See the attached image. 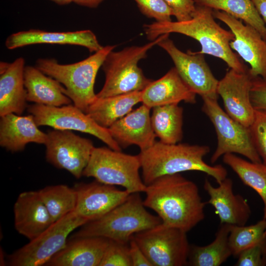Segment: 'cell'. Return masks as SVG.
Returning <instances> with one entry per match:
<instances>
[{"label":"cell","mask_w":266,"mask_h":266,"mask_svg":"<svg viewBox=\"0 0 266 266\" xmlns=\"http://www.w3.org/2000/svg\"><path fill=\"white\" fill-rule=\"evenodd\" d=\"M116 45H106L86 59L73 64H60L54 59H38L35 66L65 87L64 94L85 113L97 99L94 85L98 72Z\"/></svg>","instance_id":"5b68a950"},{"label":"cell","mask_w":266,"mask_h":266,"mask_svg":"<svg viewBox=\"0 0 266 266\" xmlns=\"http://www.w3.org/2000/svg\"><path fill=\"white\" fill-rule=\"evenodd\" d=\"M266 237V219L249 226L231 225L229 235L232 255L237 256L244 250Z\"/></svg>","instance_id":"1f68e13d"},{"label":"cell","mask_w":266,"mask_h":266,"mask_svg":"<svg viewBox=\"0 0 266 266\" xmlns=\"http://www.w3.org/2000/svg\"><path fill=\"white\" fill-rule=\"evenodd\" d=\"M202 111L213 125L217 146L211 156L210 162L215 163L226 154H238L255 163H262L254 145L249 127L230 117L220 107L218 99L202 98Z\"/></svg>","instance_id":"ba28073f"},{"label":"cell","mask_w":266,"mask_h":266,"mask_svg":"<svg viewBox=\"0 0 266 266\" xmlns=\"http://www.w3.org/2000/svg\"><path fill=\"white\" fill-rule=\"evenodd\" d=\"M210 150L205 145L156 141L138 154L143 181L147 186L164 175L198 171L211 176L220 184L227 177V171L221 165L211 166L204 161L203 158Z\"/></svg>","instance_id":"3957f363"},{"label":"cell","mask_w":266,"mask_h":266,"mask_svg":"<svg viewBox=\"0 0 266 266\" xmlns=\"http://www.w3.org/2000/svg\"><path fill=\"white\" fill-rule=\"evenodd\" d=\"M196 5L224 12L255 28L266 40V25L252 0H194Z\"/></svg>","instance_id":"f546056e"},{"label":"cell","mask_w":266,"mask_h":266,"mask_svg":"<svg viewBox=\"0 0 266 266\" xmlns=\"http://www.w3.org/2000/svg\"><path fill=\"white\" fill-rule=\"evenodd\" d=\"M218 185L215 187L206 179L203 188L209 196L206 202L215 208L221 224L245 225L251 213L247 200L241 195L234 193L231 179L226 177Z\"/></svg>","instance_id":"d6986e66"},{"label":"cell","mask_w":266,"mask_h":266,"mask_svg":"<svg viewBox=\"0 0 266 266\" xmlns=\"http://www.w3.org/2000/svg\"><path fill=\"white\" fill-rule=\"evenodd\" d=\"M100 266H132L129 243L109 240Z\"/></svg>","instance_id":"d6a6232c"},{"label":"cell","mask_w":266,"mask_h":266,"mask_svg":"<svg viewBox=\"0 0 266 266\" xmlns=\"http://www.w3.org/2000/svg\"><path fill=\"white\" fill-rule=\"evenodd\" d=\"M47 133L38 129L33 116L9 113L0 116V145L8 151L23 150L29 143L45 144Z\"/></svg>","instance_id":"7402d4cb"},{"label":"cell","mask_w":266,"mask_h":266,"mask_svg":"<svg viewBox=\"0 0 266 266\" xmlns=\"http://www.w3.org/2000/svg\"><path fill=\"white\" fill-rule=\"evenodd\" d=\"M186 233L162 222L133 237L152 266H183L188 265L190 249Z\"/></svg>","instance_id":"30bf717a"},{"label":"cell","mask_w":266,"mask_h":266,"mask_svg":"<svg viewBox=\"0 0 266 266\" xmlns=\"http://www.w3.org/2000/svg\"><path fill=\"white\" fill-rule=\"evenodd\" d=\"M50 0L60 5L68 4L71 3V2H72V0Z\"/></svg>","instance_id":"b9f144b4"},{"label":"cell","mask_w":266,"mask_h":266,"mask_svg":"<svg viewBox=\"0 0 266 266\" xmlns=\"http://www.w3.org/2000/svg\"><path fill=\"white\" fill-rule=\"evenodd\" d=\"M140 193H131L122 203L101 218L87 223L70 237H102L129 243L133 235L162 223L146 209Z\"/></svg>","instance_id":"277c9868"},{"label":"cell","mask_w":266,"mask_h":266,"mask_svg":"<svg viewBox=\"0 0 266 266\" xmlns=\"http://www.w3.org/2000/svg\"><path fill=\"white\" fill-rule=\"evenodd\" d=\"M46 161L55 167L67 170L76 178L83 176L95 148L92 141L69 130L54 129L47 133Z\"/></svg>","instance_id":"7c38bea8"},{"label":"cell","mask_w":266,"mask_h":266,"mask_svg":"<svg viewBox=\"0 0 266 266\" xmlns=\"http://www.w3.org/2000/svg\"><path fill=\"white\" fill-rule=\"evenodd\" d=\"M87 221L74 211L55 222L43 233L8 256L10 266H41L64 248L69 234Z\"/></svg>","instance_id":"9c48e42d"},{"label":"cell","mask_w":266,"mask_h":266,"mask_svg":"<svg viewBox=\"0 0 266 266\" xmlns=\"http://www.w3.org/2000/svg\"><path fill=\"white\" fill-rule=\"evenodd\" d=\"M77 193L75 211L88 222L97 220L124 202L131 193L115 186L97 180L78 183L74 187Z\"/></svg>","instance_id":"2e32d148"},{"label":"cell","mask_w":266,"mask_h":266,"mask_svg":"<svg viewBox=\"0 0 266 266\" xmlns=\"http://www.w3.org/2000/svg\"><path fill=\"white\" fill-rule=\"evenodd\" d=\"M164 34L142 46H132L121 51H111L102 65L104 84L97 94L103 98L142 91L152 81L138 66V62L147 56L148 51L166 37Z\"/></svg>","instance_id":"8992f818"},{"label":"cell","mask_w":266,"mask_h":266,"mask_svg":"<svg viewBox=\"0 0 266 266\" xmlns=\"http://www.w3.org/2000/svg\"><path fill=\"white\" fill-rule=\"evenodd\" d=\"M230 225L221 224L214 240L200 246H190L188 265L192 266H219L232 255L229 245Z\"/></svg>","instance_id":"83f0119b"},{"label":"cell","mask_w":266,"mask_h":266,"mask_svg":"<svg viewBox=\"0 0 266 266\" xmlns=\"http://www.w3.org/2000/svg\"><path fill=\"white\" fill-rule=\"evenodd\" d=\"M172 10L177 21L190 19L195 10L194 0H164Z\"/></svg>","instance_id":"74e56055"},{"label":"cell","mask_w":266,"mask_h":266,"mask_svg":"<svg viewBox=\"0 0 266 266\" xmlns=\"http://www.w3.org/2000/svg\"><path fill=\"white\" fill-rule=\"evenodd\" d=\"M151 109L142 104L107 129L121 148L135 145L143 150L155 142L157 137L151 125Z\"/></svg>","instance_id":"e0dca14e"},{"label":"cell","mask_w":266,"mask_h":266,"mask_svg":"<svg viewBox=\"0 0 266 266\" xmlns=\"http://www.w3.org/2000/svg\"><path fill=\"white\" fill-rule=\"evenodd\" d=\"M196 95L173 67L159 79L152 80L141 91V102L151 109L181 101L194 104Z\"/></svg>","instance_id":"44dd1931"},{"label":"cell","mask_w":266,"mask_h":266,"mask_svg":"<svg viewBox=\"0 0 266 266\" xmlns=\"http://www.w3.org/2000/svg\"><path fill=\"white\" fill-rule=\"evenodd\" d=\"M223 161L245 185L259 194L264 204L263 218L266 219V165L263 162L247 161L232 153L223 155Z\"/></svg>","instance_id":"f1b7e54d"},{"label":"cell","mask_w":266,"mask_h":266,"mask_svg":"<svg viewBox=\"0 0 266 266\" xmlns=\"http://www.w3.org/2000/svg\"><path fill=\"white\" fill-rule=\"evenodd\" d=\"M252 1L266 25V0H252Z\"/></svg>","instance_id":"ab89813d"},{"label":"cell","mask_w":266,"mask_h":266,"mask_svg":"<svg viewBox=\"0 0 266 266\" xmlns=\"http://www.w3.org/2000/svg\"><path fill=\"white\" fill-rule=\"evenodd\" d=\"M250 99L255 110L266 111V79L253 77Z\"/></svg>","instance_id":"8d00e7d4"},{"label":"cell","mask_w":266,"mask_h":266,"mask_svg":"<svg viewBox=\"0 0 266 266\" xmlns=\"http://www.w3.org/2000/svg\"><path fill=\"white\" fill-rule=\"evenodd\" d=\"M249 128L255 148L266 165V111L255 110L254 119Z\"/></svg>","instance_id":"836d02e7"},{"label":"cell","mask_w":266,"mask_h":266,"mask_svg":"<svg viewBox=\"0 0 266 266\" xmlns=\"http://www.w3.org/2000/svg\"><path fill=\"white\" fill-rule=\"evenodd\" d=\"M38 192L54 222L75 209L77 193L74 187L63 184L51 185Z\"/></svg>","instance_id":"4dcf8cb0"},{"label":"cell","mask_w":266,"mask_h":266,"mask_svg":"<svg viewBox=\"0 0 266 266\" xmlns=\"http://www.w3.org/2000/svg\"><path fill=\"white\" fill-rule=\"evenodd\" d=\"M13 214L16 230L30 240L54 223L38 191L20 193L14 203Z\"/></svg>","instance_id":"ac0fdd59"},{"label":"cell","mask_w":266,"mask_h":266,"mask_svg":"<svg viewBox=\"0 0 266 266\" xmlns=\"http://www.w3.org/2000/svg\"><path fill=\"white\" fill-rule=\"evenodd\" d=\"M27 108L38 126H46L56 130H74L90 134L108 147L121 151V148L112 137L107 129L99 126L74 104L51 106L34 103Z\"/></svg>","instance_id":"8fae6325"},{"label":"cell","mask_w":266,"mask_h":266,"mask_svg":"<svg viewBox=\"0 0 266 266\" xmlns=\"http://www.w3.org/2000/svg\"><path fill=\"white\" fill-rule=\"evenodd\" d=\"M152 109L151 122L156 137L165 143H179L183 138V108L178 104H172Z\"/></svg>","instance_id":"4316f807"},{"label":"cell","mask_w":266,"mask_h":266,"mask_svg":"<svg viewBox=\"0 0 266 266\" xmlns=\"http://www.w3.org/2000/svg\"><path fill=\"white\" fill-rule=\"evenodd\" d=\"M35 44H70L83 46L90 52H96L103 46L94 33L89 30L52 32L38 29L20 31L10 35L5 42L10 50Z\"/></svg>","instance_id":"ffe728a7"},{"label":"cell","mask_w":266,"mask_h":266,"mask_svg":"<svg viewBox=\"0 0 266 266\" xmlns=\"http://www.w3.org/2000/svg\"><path fill=\"white\" fill-rule=\"evenodd\" d=\"M143 203L164 225L187 233L205 218L198 186L180 173L164 175L146 186Z\"/></svg>","instance_id":"6da1fadb"},{"label":"cell","mask_w":266,"mask_h":266,"mask_svg":"<svg viewBox=\"0 0 266 266\" xmlns=\"http://www.w3.org/2000/svg\"><path fill=\"white\" fill-rule=\"evenodd\" d=\"M141 12L156 22L171 21L172 10L164 0H134Z\"/></svg>","instance_id":"e575fe53"},{"label":"cell","mask_w":266,"mask_h":266,"mask_svg":"<svg viewBox=\"0 0 266 266\" xmlns=\"http://www.w3.org/2000/svg\"><path fill=\"white\" fill-rule=\"evenodd\" d=\"M167 34L157 44L172 59L179 74L196 94L201 97L218 99L219 81L212 72L204 54L188 50L184 52L178 49Z\"/></svg>","instance_id":"4fadbf2b"},{"label":"cell","mask_w":266,"mask_h":266,"mask_svg":"<svg viewBox=\"0 0 266 266\" xmlns=\"http://www.w3.org/2000/svg\"><path fill=\"white\" fill-rule=\"evenodd\" d=\"M213 10L196 5L192 18L187 21L155 22L143 26L147 38L153 41L160 35L177 33L197 40L201 46L198 52L218 58L231 69L239 72L248 70L231 48L230 43L234 35L230 30L221 27L215 21Z\"/></svg>","instance_id":"7a4b0ae2"},{"label":"cell","mask_w":266,"mask_h":266,"mask_svg":"<svg viewBox=\"0 0 266 266\" xmlns=\"http://www.w3.org/2000/svg\"><path fill=\"white\" fill-rule=\"evenodd\" d=\"M103 0H72V2L80 6L95 8Z\"/></svg>","instance_id":"60d3db41"},{"label":"cell","mask_w":266,"mask_h":266,"mask_svg":"<svg viewBox=\"0 0 266 266\" xmlns=\"http://www.w3.org/2000/svg\"><path fill=\"white\" fill-rule=\"evenodd\" d=\"M25 67L24 58L19 57L0 74V116L9 113L21 115L27 107Z\"/></svg>","instance_id":"cb8c5ba5"},{"label":"cell","mask_w":266,"mask_h":266,"mask_svg":"<svg viewBox=\"0 0 266 266\" xmlns=\"http://www.w3.org/2000/svg\"><path fill=\"white\" fill-rule=\"evenodd\" d=\"M237 258L236 266H266V237L241 252Z\"/></svg>","instance_id":"d590c367"},{"label":"cell","mask_w":266,"mask_h":266,"mask_svg":"<svg viewBox=\"0 0 266 266\" xmlns=\"http://www.w3.org/2000/svg\"><path fill=\"white\" fill-rule=\"evenodd\" d=\"M141 101V91L97 98L85 112L96 123L108 129Z\"/></svg>","instance_id":"484cf974"},{"label":"cell","mask_w":266,"mask_h":266,"mask_svg":"<svg viewBox=\"0 0 266 266\" xmlns=\"http://www.w3.org/2000/svg\"><path fill=\"white\" fill-rule=\"evenodd\" d=\"M213 15L233 34L230 47L249 64L250 74L266 79V40L255 28L224 12L213 10Z\"/></svg>","instance_id":"5bb4252c"},{"label":"cell","mask_w":266,"mask_h":266,"mask_svg":"<svg viewBox=\"0 0 266 266\" xmlns=\"http://www.w3.org/2000/svg\"><path fill=\"white\" fill-rule=\"evenodd\" d=\"M252 80L248 70L239 72L230 68L217 86V93L223 100L226 113L247 127L251 125L255 117L250 99Z\"/></svg>","instance_id":"9a60e30c"},{"label":"cell","mask_w":266,"mask_h":266,"mask_svg":"<svg viewBox=\"0 0 266 266\" xmlns=\"http://www.w3.org/2000/svg\"><path fill=\"white\" fill-rule=\"evenodd\" d=\"M109 242L102 237L70 239L45 266H100Z\"/></svg>","instance_id":"603a6c76"},{"label":"cell","mask_w":266,"mask_h":266,"mask_svg":"<svg viewBox=\"0 0 266 266\" xmlns=\"http://www.w3.org/2000/svg\"><path fill=\"white\" fill-rule=\"evenodd\" d=\"M24 84L27 101L51 106L70 104L71 100L64 94L65 87L35 66H25Z\"/></svg>","instance_id":"d4e9b609"},{"label":"cell","mask_w":266,"mask_h":266,"mask_svg":"<svg viewBox=\"0 0 266 266\" xmlns=\"http://www.w3.org/2000/svg\"><path fill=\"white\" fill-rule=\"evenodd\" d=\"M138 155H132L109 147L94 148L83 176L107 185L121 186L130 193L144 192L146 185L139 174Z\"/></svg>","instance_id":"52a82bcc"},{"label":"cell","mask_w":266,"mask_h":266,"mask_svg":"<svg viewBox=\"0 0 266 266\" xmlns=\"http://www.w3.org/2000/svg\"><path fill=\"white\" fill-rule=\"evenodd\" d=\"M129 244L132 266H152L133 237L129 241Z\"/></svg>","instance_id":"f35d334b"}]
</instances>
